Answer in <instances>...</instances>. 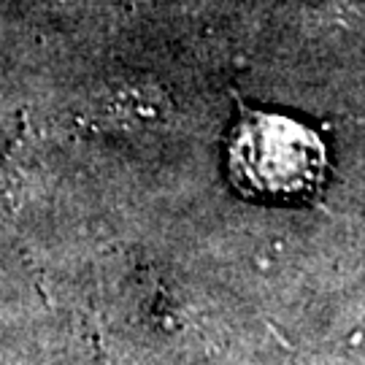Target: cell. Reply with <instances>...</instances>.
Here are the masks:
<instances>
[{
  "label": "cell",
  "instance_id": "cell-1",
  "mask_svg": "<svg viewBox=\"0 0 365 365\" xmlns=\"http://www.w3.org/2000/svg\"><path fill=\"white\" fill-rule=\"evenodd\" d=\"M227 168L233 184L249 197L306 200L325 179V149L295 119L247 114L230 133Z\"/></svg>",
  "mask_w": 365,
  "mask_h": 365
}]
</instances>
